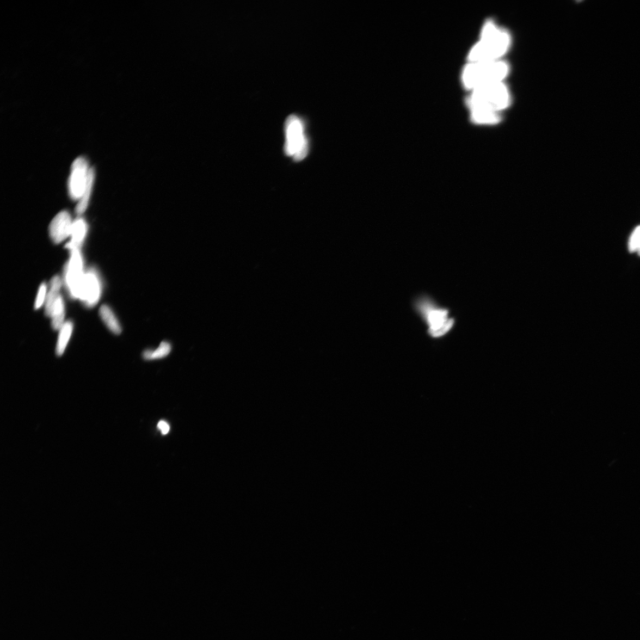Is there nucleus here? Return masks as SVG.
Segmentation results:
<instances>
[{"instance_id": "obj_1", "label": "nucleus", "mask_w": 640, "mask_h": 640, "mask_svg": "<svg viewBox=\"0 0 640 640\" xmlns=\"http://www.w3.org/2000/svg\"><path fill=\"white\" fill-rule=\"evenodd\" d=\"M612 257L611 239L593 226H584L570 239L569 305L592 323L603 322L616 309L618 285Z\"/></svg>"}, {"instance_id": "obj_2", "label": "nucleus", "mask_w": 640, "mask_h": 640, "mask_svg": "<svg viewBox=\"0 0 640 640\" xmlns=\"http://www.w3.org/2000/svg\"><path fill=\"white\" fill-rule=\"evenodd\" d=\"M138 522L130 531L127 552L133 579L145 596L157 598L169 552L168 522L158 499L141 501Z\"/></svg>"}, {"instance_id": "obj_3", "label": "nucleus", "mask_w": 640, "mask_h": 640, "mask_svg": "<svg viewBox=\"0 0 640 640\" xmlns=\"http://www.w3.org/2000/svg\"><path fill=\"white\" fill-rule=\"evenodd\" d=\"M204 581L205 567L197 545L188 537L179 538L169 546L157 598L173 615L184 616L198 603Z\"/></svg>"}, {"instance_id": "obj_4", "label": "nucleus", "mask_w": 640, "mask_h": 640, "mask_svg": "<svg viewBox=\"0 0 640 640\" xmlns=\"http://www.w3.org/2000/svg\"><path fill=\"white\" fill-rule=\"evenodd\" d=\"M180 337L167 315L155 316L146 324L137 362L139 392L149 402H158L175 369Z\"/></svg>"}, {"instance_id": "obj_5", "label": "nucleus", "mask_w": 640, "mask_h": 640, "mask_svg": "<svg viewBox=\"0 0 640 640\" xmlns=\"http://www.w3.org/2000/svg\"><path fill=\"white\" fill-rule=\"evenodd\" d=\"M148 443L135 422L119 424L106 438L99 452V470L107 484L118 488L141 472Z\"/></svg>"}, {"instance_id": "obj_6", "label": "nucleus", "mask_w": 640, "mask_h": 640, "mask_svg": "<svg viewBox=\"0 0 640 640\" xmlns=\"http://www.w3.org/2000/svg\"><path fill=\"white\" fill-rule=\"evenodd\" d=\"M175 465V452L169 440L157 436L146 445L143 461L141 482L132 490V496L140 502L150 499L160 500Z\"/></svg>"}, {"instance_id": "obj_7", "label": "nucleus", "mask_w": 640, "mask_h": 640, "mask_svg": "<svg viewBox=\"0 0 640 640\" xmlns=\"http://www.w3.org/2000/svg\"><path fill=\"white\" fill-rule=\"evenodd\" d=\"M124 566L123 557L116 552L107 554L102 559L100 579L93 591L89 605V626L95 633H102L107 616L119 592L122 591L119 589V582L123 577Z\"/></svg>"}, {"instance_id": "obj_8", "label": "nucleus", "mask_w": 640, "mask_h": 640, "mask_svg": "<svg viewBox=\"0 0 640 640\" xmlns=\"http://www.w3.org/2000/svg\"><path fill=\"white\" fill-rule=\"evenodd\" d=\"M188 359L189 342L184 336H181L175 369H173L167 389L158 399L156 409L152 413L151 422L156 430L165 429L173 416H175Z\"/></svg>"}, {"instance_id": "obj_9", "label": "nucleus", "mask_w": 640, "mask_h": 640, "mask_svg": "<svg viewBox=\"0 0 640 640\" xmlns=\"http://www.w3.org/2000/svg\"><path fill=\"white\" fill-rule=\"evenodd\" d=\"M101 636L103 640H128L130 638V610L123 591H120L114 600Z\"/></svg>"}, {"instance_id": "obj_10", "label": "nucleus", "mask_w": 640, "mask_h": 640, "mask_svg": "<svg viewBox=\"0 0 640 640\" xmlns=\"http://www.w3.org/2000/svg\"><path fill=\"white\" fill-rule=\"evenodd\" d=\"M93 583H95V573L87 566L79 571L77 578L70 608V617L72 619L78 618L89 608L93 591H95Z\"/></svg>"}, {"instance_id": "obj_11", "label": "nucleus", "mask_w": 640, "mask_h": 640, "mask_svg": "<svg viewBox=\"0 0 640 640\" xmlns=\"http://www.w3.org/2000/svg\"><path fill=\"white\" fill-rule=\"evenodd\" d=\"M198 626L205 640H236L229 625L216 611H205L199 617Z\"/></svg>"}]
</instances>
